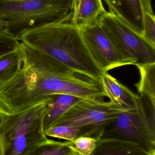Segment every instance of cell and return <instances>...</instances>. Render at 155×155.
<instances>
[{
	"label": "cell",
	"mask_w": 155,
	"mask_h": 155,
	"mask_svg": "<svg viewBox=\"0 0 155 155\" xmlns=\"http://www.w3.org/2000/svg\"><path fill=\"white\" fill-rule=\"evenodd\" d=\"M69 141L60 142L48 139L33 153V155H74L68 146Z\"/></svg>",
	"instance_id": "obj_16"
},
{
	"label": "cell",
	"mask_w": 155,
	"mask_h": 155,
	"mask_svg": "<svg viewBox=\"0 0 155 155\" xmlns=\"http://www.w3.org/2000/svg\"><path fill=\"white\" fill-rule=\"evenodd\" d=\"M140 80L135 86L140 96L146 98L155 108V63L137 66Z\"/></svg>",
	"instance_id": "obj_14"
},
{
	"label": "cell",
	"mask_w": 155,
	"mask_h": 155,
	"mask_svg": "<svg viewBox=\"0 0 155 155\" xmlns=\"http://www.w3.org/2000/svg\"><path fill=\"white\" fill-rule=\"evenodd\" d=\"M97 141L93 138L81 136L69 141L68 146L74 155H91L95 150Z\"/></svg>",
	"instance_id": "obj_18"
},
{
	"label": "cell",
	"mask_w": 155,
	"mask_h": 155,
	"mask_svg": "<svg viewBox=\"0 0 155 155\" xmlns=\"http://www.w3.org/2000/svg\"><path fill=\"white\" fill-rule=\"evenodd\" d=\"M18 50L0 57V86L15 75L18 70Z\"/></svg>",
	"instance_id": "obj_15"
},
{
	"label": "cell",
	"mask_w": 155,
	"mask_h": 155,
	"mask_svg": "<svg viewBox=\"0 0 155 155\" xmlns=\"http://www.w3.org/2000/svg\"><path fill=\"white\" fill-rule=\"evenodd\" d=\"M155 155V147L123 139L103 137L91 155Z\"/></svg>",
	"instance_id": "obj_9"
},
{
	"label": "cell",
	"mask_w": 155,
	"mask_h": 155,
	"mask_svg": "<svg viewBox=\"0 0 155 155\" xmlns=\"http://www.w3.org/2000/svg\"><path fill=\"white\" fill-rule=\"evenodd\" d=\"M106 12L102 0H71L67 22L81 29L97 23L100 17Z\"/></svg>",
	"instance_id": "obj_11"
},
{
	"label": "cell",
	"mask_w": 155,
	"mask_h": 155,
	"mask_svg": "<svg viewBox=\"0 0 155 155\" xmlns=\"http://www.w3.org/2000/svg\"><path fill=\"white\" fill-rule=\"evenodd\" d=\"M8 27V20L0 18V31L7 29Z\"/></svg>",
	"instance_id": "obj_22"
},
{
	"label": "cell",
	"mask_w": 155,
	"mask_h": 155,
	"mask_svg": "<svg viewBox=\"0 0 155 155\" xmlns=\"http://www.w3.org/2000/svg\"><path fill=\"white\" fill-rule=\"evenodd\" d=\"M5 148H4V143L2 140L1 133H0V155H5Z\"/></svg>",
	"instance_id": "obj_23"
},
{
	"label": "cell",
	"mask_w": 155,
	"mask_h": 155,
	"mask_svg": "<svg viewBox=\"0 0 155 155\" xmlns=\"http://www.w3.org/2000/svg\"><path fill=\"white\" fill-rule=\"evenodd\" d=\"M80 31L91 55L104 72L122 66L134 65L116 49L99 21Z\"/></svg>",
	"instance_id": "obj_8"
},
{
	"label": "cell",
	"mask_w": 155,
	"mask_h": 155,
	"mask_svg": "<svg viewBox=\"0 0 155 155\" xmlns=\"http://www.w3.org/2000/svg\"><path fill=\"white\" fill-rule=\"evenodd\" d=\"M18 70L0 86V106L15 113L60 94L64 78L76 74L47 54L20 42Z\"/></svg>",
	"instance_id": "obj_1"
},
{
	"label": "cell",
	"mask_w": 155,
	"mask_h": 155,
	"mask_svg": "<svg viewBox=\"0 0 155 155\" xmlns=\"http://www.w3.org/2000/svg\"><path fill=\"white\" fill-rule=\"evenodd\" d=\"M48 99L15 113L9 112L0 106L2 117L0 133L5 155H33L48 140L44 118Z\"/></svg>",
	"instance_id": "obj_3"
},
{
	"label": "cell",
	"mask_w": 155,
	"mask_h": 155,
	"mask_svg": "<svg viewBox=\"0 0 155 155\" xmlns=\"http://www.w3.org/2000/svg\"><path fill=\"white\" fill-rule=\"evenodd\" d=\"M140 96L138 106L120 113L106 126L101 138L123 139L155 147V108Z\"/></svg>",
	"instance_id": "obj_6"
},
{
	"label": "cell",
	"mask_w": 155,
	"mask_h": 155,
	"mask_svg": "<svg viewBox=\"0 0 155 155\" xmlns=\"http://www.w3.org/2000/svg\"><path fill=\"white\" fill-rule=\"evenodd\" d=\"M71 0H0V18L6 30L18 38L24 32L48 23L67 22Z\"/></svg>",
	"instance_id": "obj_4"
},
{
	"label": "cell",
	"mask_w": 155,
	"mask_h": 155,
	"mask_svg": "<svg viewBox=\"0 0 155 155\" xmlns=\"http://www.w3.org/2000/svg\"><path fill=\"white\" fill-rule=\"evenodd\" d=\"M2 116L1 113H0V129L1 128L2 125Z\"/></svg>",
	"instance_id": "obj_24"
},
{
	"label": "cell",
	"mask_w": 155,
	"mask_h": 155,
	"mask_svg": "<svg viewBox=\"0 0 155 155\" xmlns=\"http://www.w3.org/2000/svg\"><path fill=\"white\" fill-rule=\"evenodd\" d=\"M48 137L72 141L76 138L81 137L80 127L67 125H56L45 131Z\"/></svg>",
	"instance_id": "obj_17"
},
{
	"label": "cell",
	"mask_w": 155,
	"mask_h": 155,
	"mask_svg": "<svg viewBox=\"0 0 155 155\" xmlns=\"http://www.w3.org/2000/svg\"><path fill=\"white\" fill-rule=\"evenodd\" d=\"M128 110L132 109L120 107L110 101L99 99H83L71 107L52 127L67 125L80 127L81 136L93 138L97 141L101 138L106 126L120 113Z\"/></svg>",
	"instance_id": "obj_5"
},
{
	"label": "cell",
	"mask_w": 155,
	"mask_h": 155,
	"mask_svg": "<svg viewBox=\"0 0 155 155\" xmlns=\"http://www.w3.org/2000/svg\"><path fill=\"white\" fill-rule=\"evenodd\" d=\"M83 99L81 98L63 94L51 95L47 101L44 118L45 131L52 127L54 122L74 104Z\"/></svg>",
	"instance_id": "obj_13"
},
{
	"label": "cell",
	"mask_w": 155,
	"mask_h": 155,
	"mask_svg": "<svg viewBox=\"0 0 155 155\" xmlns=\"http://www.w3.org/2000/svg\"><path fill=\"white\" fill-rule=\"evenodd\" d=\"M110 12L114 13L142 36L144 10L142 0H103Z\"/></svg>",
	"instance_id": "obj_10"
},
{
	"label": "cell",
	"mask_w": 155,
	"mask_h": 155,
	"mask_svg": "<svg viewBox=\"0 0 155 155\" xmlns=\"http://www.w3.org/2000/svg\"><path fill=\"white\" fill-rule=\"evenodd\" d=\"M155 18L154 13L144 11L143 32L142 36L155 47Z\"/></svg>",
	"instance_id": "obj_20"
},
{
	"label": "cell",
	"mask_w": 155,
	"mask_h": 155,
	"mask_svg": "<svg viewBox=\"0 0 155 155\" xmlns=\"http://www.w3.org/2000/svg\"><path fill=\"white\" fill-rule=\"evenodd\" d=\"M100 82L106 97L112 104L120 107L135 109L138 106L140 97L132 92L107 72L102 73Z\"/></svg>",
	"instance_id": "obj_12"
},
{
	"label": "cell",
	"mask_w": 155,
	"mask_h": 155,
	"mask_svg": "<svg viewBox=\"0 0 155 155\" xmlns=\"http://www.w3.org/2000/svg\"><path fill=\"white\" fill-rule=\"evenodd\" d=\"M18 40L89 79L99 81L104 72L91 55L80 30L69 22L41 25L25 31Z\"/></svg>",
	"instance_id": "obj_2"
},
{
	"label": "cell",
	"mask_w": 155,
	"mask_h": 155,
	"mask_svg": "<svg viewBox=\"0 0 155 155\" xmlns=\"http://www.w3.org/2000/svg\"><path fill=\"white\" fill-rule=\"evenodd\" d=\"M20 42L6 30L0 31V57L17 51Z\"/></svg>",
	"instance_id": "obj_19"
},
{
	"label": "cell",
	"mask_w": 155,
	"mask_h": 155,
	"mask_svg": "<svg viewBox=\"0 0 155 155\" xmlns=\"http://www.w3.org/2000/svg\"><path fill=\"white\" fill-rule=\"evenodd\" d=\"M142 4L145 11L151 13H153L151 7V0H142Z\"/></svg>",
	"instance_id": "obj_21"
},
{
	"label": "cell",
	"mask_w": 155,
	"mask_h": 155,
	"mask_svg": "<svg viewBox=\"0 0 155 155\" xmlns=\"http://www.w3.org/2000/svg\"><path fill=\"white\" fill-rule=\"evenodd\" d=\"M98 21L116 49L134 65L155 63V47L117 15L107 11Z\"/></svg>",
	"instance_id": "obj_7"
}]
</instances>
